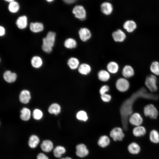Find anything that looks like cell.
<instances>
[{"label":"cell","instance_id":"1","mask_svg":"<svg viewBox=\"0 0 159 159\" xmlns=\"http://www.w3.org/2000/svg\"><path fill=\"white\" fill-rule=\"evenodd\" d=\"M55 37V33L50 31L48 33L46 37L43 38L42 48L44 52L49 53L52 52L54 44Z\"/></svg>","mask_w":159,"mask_h":159},{"label":"cell","instance_id":"2","mask_svg":"<svg viewBox=\"0 0 159 159\" xmlns=\"http://www.w3.org/2000/svg\"><path fill=\"white\" fill-rule=\"evenodd\" d=\"M145 84L147 88L151 92H155L158 90L157 77L152 74L146 77Z\"/></svg>","mask_w":159,"mask_h":159},{"label":"cell","instance_id":"3","mask_svg":"<svg viewBox=\"0 0 159 159\" xmlns=\"http://www.w3.org/2000/svg\"><path fill=\"white\" fill-rule=\"evenodd\" d=\"M145 116L153 119H156L158 115V112L156 107L153 104H149L146 105L143 108Z\"/></svg>","mask_w":159,"mask_h":159},{"label":"cell","instance_id":"4","mask_svg":"<svg viewBox=\"0 0 159 159\" xmlns=\"http://www.w3.org/2000/svg\"><path fill=\"white\" fill-rule=\"evenodd\" d=\"M72 13L75 17L81 20H85L87 17V12L84 7L82 5L75 6L72 10Z\"/></svg>","mask_w":159,"mask_h":159},{"label":"cell","instance_id":"5","mask_svg":"<svg viewBox=\"0 0 159 159\" xmlns=\"http://www.w3.org/2000/svg\"><path fill=\"white\" fill-rule=\"evenodd\" d=\"M115 86L117 89L121 92H125L127 91L130 87V82L124 77L118 79L116 81Z\"/></svg>","mask_w":159,"mask_h":159},{"label":"cell","instance_id":"6","mask_svg":"<svg viewBox=\"0 0 159 159\" xmlns=\"http://www.w3.org/2000/svg\"><path fill=\"white\" fill-rule=\"evenodd\" d=\"M143 121L142 116L138 112L132 113L130 115L128 119V122L135 127L141 125Z\"/></svg>","mask_w":159,"mask_h":159},{"label":"cell","instance_id":"7","mask_svg":"<svg viewBox=\"0 0 159 159\" xmlns=\"http://www.w3.org/2000/svg\"><path fill=\"white\" fill-rule=\"evenodd\" d=\"M110 136L115 141H122L125 137L123 130L119 127L113 128L110 132Z\"/></svg>","mask_w":159,"mask_h":159},{"label":"cell","instance_id":"8","mask_svg":"<svg viewBox=\"0 0 159 159\" xmlns=\"http://www.w3.org/2000/svg\"><path fill=\"white\" fill-rule=\"evenodd\" d=\"M112 37L113 40L117 42H124L127 37L126 33L120 29H117L114 31L112 34Z\"/></svg>","mask_w":159,"mask_h":159},{"label":"cell","instance_id":"9","mask_svg":"<svg viewBox=\"0 0 159 159\" xmlns=\"http://www.w3.org/2000/svg\"><path fill=\"white\" fill-rule=\"evenodd\" d=\"M137 25L134 20L128 19L125 21L123 24V28L127 33H131L134 32L137 29Z\"/></svg>","mask_w":159,"mask_h":159},{"label":"cell","instance_id":"10","mask_svg":"<svg viewBox=\"0 0 159 159\" xmlns=\"http://www.w3.org/2000/svg\"><path fill=\"white\" fill-rule=\"evenodd\" d=\"M78 33L80 39L83 42L88 41L92 37V33L86 27L80 28L79 30Z\"/></svg>","mask_w":159,"mask_h":159},{"label":"cell","instance_id":"11","mask_svg":"<svg viewBox=\"0 0 159 159\" xmlns=\"http://www.w3.org/2000/svg\"><path fill=\"white\" fill-rule=\"evenodd\" d=\"M100 7L102 13L106 15H110L113 10L112 4L109 2L105 1L102 3L100 5Z\"/></svg>","mask_w":159,"mask_h":159},{"label":"cell","instance_id":"12","mask_svg":"<svg viewBox=\"0 0 159 159\" xmlns=\"http://www.w3.org/2000/svg\"><path fill=\"white\" fill-rule=\"evenodd\" d=\"M76 155L80 158L87 156L89 153V151L86 146L83 144L77 145L76 147Z\"/></svg>","mask_w":159,"mask_h":159},{"label":"cell","instance_id":"13","mask_svg":"<svg viewBox=\"0 0 159 159\" xmlns=\"http://www.w3.org/2000/svg\"><path fill=\"white\" fill-rule=\"evenodd\" d=\"M135 73L133 68L130 65H125L122 68V74L123 77L126 79L132 77L134 75Z\"/></svg>","mask_w":159,"mask_h":159},{"label":"cell","instance_id":"14","mask_svg":"<svg viewBox=\"0 0 159 159\" xmlns=\"http://www.w3.org/2000/svg\"><path fill=\"white\" fill-rule=\"evenodd\" d=\"M127 150L128 152L132 154L137 155L140 152L141 148L138 143L132 142L128 146Z\"/></svg>","mask_w":159,"mask_h":159},{"label":"cell","instance_id":"15","mask_svg":"<svg viewBox=\"0 0 159 159\" xmlns=\"http://www.w3.org/2000/svg\"><path fill=\"white\" fill-rule=\"evenodd\" d=\"M132 132L136 137H140L145 135L146 133L145 128L141 125L135 127L133 129Z\"/></svg>","mask_w":159,"mask_h":159},{"label":"cell","instance_id":"16","mask_svg":"<svg viewBox=\"0 0 159 159\" xmlns=\"http://www.w3.org/2000/svg\"><path fill=\"white\" fill-rule=\"evenodd\" d=\"M31 98L30 92L27 90H22L20 92L19 99L20 101L22 103H28Z\"/></svg>","mask_w":159,"mask_h":159},{"label":"cell","instance_id":"17","mask_svg":"<svg viewBox=\"0 0 159 159\" xmlns=\"http://www.w3.org/2000/svg\"><path fill=\"white\" fill-rule=\"evenodd\" d=\"M4 80L9 83L13 82L15 81L17 75L15 73L12 72L10 71H5L3 74Z\"/></svg>","mask_w":159,"mask_h":159},{"label":"cell","instance_id":"18","mask_svg":"<svg viewBox=\"0 0 159 159\" xmlns=\"http://www.w3.org/2000/svg\"><path fill=\"white\" fill-rule=\"evenodd\" d=\"M91 70L90 66L89 64L85 63L80 64L78 68L79 73L84 75H86L89 74Z\"/></svg>","mask_w":159,"mask_h":159},{"label":"cell","instance_id":"19","mask_svg":"<svg viewBox=\"0 0 159 159\" xmlns=\"http://www.w3.org/2000/svg\"><path fill=\"white\" fill-rule=\"evenodd\" d=\"M107 68L108 71L112 74H116L119 69V66L117 63L115 61H111L107 64Z\"/></svg>","mask_w":159,"mask_h":159},{"label":"cell","instance_id":"20","mask_svg":"<svg viewBox=\"0 0 159 159\" xmlns=\"http://www.w3.org/2000/svg\"><path fill=\"white\" fill-rule=\"evenodd\" d=\"M53 145L52 142L50 140H44L41 145L42 150L45 152H49L51 151L53 148Z\"/></svg>","mask_w":159,"mask_h":159},{"label":"cell","instance_id":"21","mask_svg":"<svg viewBox=\"0 0 159 159\" xmlns=\"http://www.w3.org/2000/svg\"><path fill=\"white\" fill-rule=\"evenodd\" d=\"M29 28L32 32L37 33L42 31L43 30L44 26L41 22H31L30 24Z\"/></svg>","mask_w":159,"mask_h":159},{"label":"cell","instance_id":"22","mask_svg":"<svg viewBox=\"0 0 159 159\" xmlns=\"http://www.w3.org/2000/svg\"><path fill=\"white\" fill-rule=\"evenodd\" d=\"M67 64L69 68L72 70L78 68L80 65L78 59L74 57H71L68 59Z\"/></svg>","mask_w":159,"mask_h":159},{"label":"cell","instance_id":"23","mask_svg":"<svg viewBox=\"0 0 159 159\" xmlns=\"http://www.w3.org/2000/svg\"><path fill=\"white\" fill-rule=\"evenodd\" d=\"M16 24L19 29H22L25 28L27 24V20L26 16L23 15L19 17L16 20Z\"/></svg>","mask_w":159,"mask_h":159},{"label":"cell","instance_id":"24","mask_svg":"<svg viewBox=\"0 0 159 159\" xmlns=\"http://www.w3.org/2000/svg\"><path fill=\"white\" fill-rule=\"evenodd\" d=\"M149 138L150 141L154 144L159 143V133L156 130L153 129L150 132Z\"/></svg>","mask_w":159,"mask_h":159},{"label":"cell","instance_id":"25","mask_svg":"<svg viewBox=\"0 0 159 159\" xmlns=\"http://www.w3.org/2000/svg\"><path fill=\"white\" fill-rule=\"evenodd\" d=\"M97 75L99 79L102 82L107 81L110 77L109 72L105 70H101L99 71Z\"/></svg>","mask_w":159,"mask_h":159},{"label":"cell","instance_id":"26","mask_svg":"<svg viewBox=\"0 0 159 159\" xmlns=\"http://www.w3.org/2000/svg\"><path fill=\"white\" fill-rule=\"evenodd\" d=\"M64 45L66 48L67 49H74L77 47V42L74 39L69 38L66 39L65 41Z\"/></svg>","mask_w":159,"mask_h":159},{"label":"cell","instance_id":"27","mask_svg":"<svg viewBox=\"0 0 159 159\" xmlns=\"http://www.w3.org/2000/svg\"><path fill=\"white\" fill-rule=\"evenodd\" d=\"M150 70L152 74L155 76H159V62L153 61L150 66Z\"/></svg>","mask_w":159,"mask_h":159},{"label":"cell","instance_id":"28","mask_svg":"<svg viewBox=\"0 0 159 159\" xmlns=\"http://www.w3.org/2000/svg\"><path fill=\"white\" fill-rule=\"evenodd\" d=\"M61 107L60 105L56 103L52 104L49 107L48 111L51 114L57 115L59 114L61 111Z\"/></svg>","mask_w":159,"mask_h":159},{"label":"cell","instance_id":"29","mask_svg":"<svg viewBox=\"0 0 159 159\" xmlns=\"http://www.w3.org/2000/svg\"><path fill=\"white\" fill-rule=\"evenodd\" d=\"M31 112L28 108L24 107L21 111L20 118L24 121H27L30 118Z\"/></svg>","mask_w":159,"mask_h":159},{"label":"cell","instance_id":"30","mask_svg":"<svg viewBox=\"0 0 159 159\" xmlns=\"http://www.w3.org/2000/svg\"><path fill=\"white\" fill-rule=\"evenodd\" d=\"M110 143L108 137L104 135L101 136L98 141V144L102 148H105L108 146Z\"/></svg>","mask_w":159,"mask_h":159},{"label":"cell","instance_id":"31","mask_svg":"<svg viewBox=\"0 0 159 159\" xmlns=\"http://www.w3.org/2000/svg\"><path fill=\"white\" fill-rule=\"evenodd\" d=\"M39 142L38 137L36 135H33L29 138L28 142L29 146L32 148H36Z\"/></svg>","mask_w":159,"mask_h":159},{"label":"cell","instance_id":"32","mask_svg":"<svg viewBox=\"0 0 159 159\" xmlns=\"http://www.w3.org/2000/svg\"><path fill=\"white\" fill-rule=\"evenodd\" d=\"M66 150L65 148L61 146H58L55 148L53 151L54 155L56 158H60L64 154Z\"/></svg>","mask_w":159,"mask_h":159},{"label":"cell","instance_id":"33","mask_svg":"<svg viewBox=\"0 0 159 159\" xmlns=\"http://www.w3.org/2000/svg\"><path fill=\"white\" fill-rule=\"evenodd\" d=\"M31 63L33 67L35 68H39L42 65V61L41 58L39 57L34 56L32 59Z\"/></svg>","mask_w":159,"mask_h":159},{"label":"cell","instance_id":"34","mask_svg":"<svg viewBox=\"0 0 159 159\" xmlns=\"http://www.w3.org/2000/svg\"><path fill=\"white\" fill-rule=\"evenodd\" d=\"M76 117L77 120L84 122L86 121L88 118L87 112L83 110L78 112L76 114Z\"/></svg>","mask_w":159,"mask_h":159},{"label":"cell","instance_id":"35","mask_svg":"<svg viewBox=\"0 0 159 159\" xmlns=\"http://www.w3.org/2000/svg\"><path fill=\"white\" fill-rule=\"evenodd\" d=\"M19 8L18 3L14 0L9 3L8 6V9L9 11L13 13L17 12Z\"/></svg>","mask_w":159,"mask_h":159},{"label":"cell","instance_id":"36","mask_svg":"<svg viewBox=\"0 0 159 159\" xmlns=\"http://www.w3.org/2000/svg\"><path fill=\"white\" fill-rule=\"evenodd\" d=\"M43 112L40 110L38 109H35L33 112V118L36 120H39L42 117Z\"/></svg>","mask_w":159,"mask_h":159},{"label":"cell","instance_id":"37","mask_svg":"<svg viewBox=\"0 0 159 159\" xmlns=\"http://www.w3.org/2000/svg\"><path fill=\"white\" fill-rule=\"evenodd\" d=\"M101 98L102 101L105 102H109L111 99V96L107 94H105L101 95Z\"/></svg>","mask_w":159,"mask_h":159},{"label":"cell","instance_id":"38","mask_svg":"<svg viewBox=\"0 0 159 159\" xmlns=\"http://www.w3.org/2000/svg\"><path fill=\"white\" fill-rule=\"evenodd\" d=\"M109 87L107 85H104L100 89L99 92L100 95L106 94L107 92L109 91Z\"/></svg>","mask_w":159,"mask_h":159},{"label":"cell","instance_id":"39","mask_svg":"<svg viewBox=\"0 0 159 159\" xmlns=\"http://www.w3.org/2000/svg\"><path fill=\"white\" fill-rule=\"evenodd\" d=\"M37 159H49V158L45 154L43 153H40L37 155Z\"/></svg>","mask_w":159,"mask_h":159},{"label":"cell","instance_id":"40","mask_svg":"<svg viewBox=\"0 0 159 159\" xmlns=\"http://www.w3.org/2000/svg\"><path fill=\"white\" fill-rule=\"evenodd\" d=\"M5 33V30L4 28L1 26H0V35L1 36H3Z\"/></svg>","mask_w":159,"mask_h":159},{"label":"cell","instance_id":"41","mask_svg":"<svg viewBox=\"0 0 159 159\" xmlns=\"http://www.w3.org/2000/svg\"><path fill=\"white\" fill-rule=\"evenodd\" d=\"M64 2L67 4H72L76 2V0H65L63 1Z\"/></svg>","mask_w":159,"mask_h":159},{"label":"cell","instance_id":"42","mask_svg":"<svg viewBox=\"0 0 159 159\" xmlns=\"http://www.w3.org/2000/svg\"><path fill=\"white\" fill-rule=\"evenodd\" d=\"M61 159H72L71 158L69 157H66L64 158H62Z\"/></svg>","mask_w":159,"mask_h":159},{"label":"cell","instance_id":"43","mask_svg":"<svg viewBox=\"0 0 159 159\" xmlns=\"http://www.w3.org/2000/svg\"><path fill=\"white\" fill-rule=\"evenodd\" d=\"M6 1H7V2H8L9 3L12 1H13L14 0H5Z\"/></svg>","mask_w":159,"mask_h":159},{"label":"cell","instance_id":"44","mask_svg":"<svg viewBox=\"0 0 159 159\" xmlns=\"http://www.w3.org/2000/svg\"><path fill=\"white\" fill-rule=\"evenodd\" d=\"M53 1V0H47V1L49 2H51V1Z\"/></svg>","mask_w":159,"mask_h":159}]
</instances>
